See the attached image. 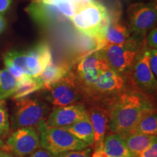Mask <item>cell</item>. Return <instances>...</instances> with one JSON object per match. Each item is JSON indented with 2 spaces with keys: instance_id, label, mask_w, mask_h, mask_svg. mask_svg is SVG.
Wrapping results in <instances>:
<instances>
[{
  "instance_id": "cell-10",
  "label": "cell",
  "mask_w": 157,
  "mask_h": 157,
  "mask_svg": "<svg viewBox=\"0 0 157 157\" xmlns=\"http://www.w3.org/2000/svg\"><path fill=\"white\" fill-rule=\"evenodd\" d=\"M40 147V137L36 129L31 127L20 128L7 138L4 151H11L17 157H28Z\"/></svg>"
},
{
  "instance_id": "cell-12",
  "label": "cell",
  "mask_w": 157,
  "mask_h": 157,
  "mask_svg": "<svg viewBox=\"0 0 157 157\" xmlns=\"http://www.w3.org/2000/svg\"><path fill=\"white\" fill-rule=\"evenodd\" d=\"M111 68L101 50H97L82 58L74 71L83 90L93 84L100 75Z\"/></svg>"
},
{
  "instance_id": "cell-4",
  "label": "cell",
  "mask_w": 157,
  "mask_h": 157,
  "mask_svg": "<svg viewBox=\"0 0 157 157\" xmlns=\"http://www.w3.org/2000/svg\"><path fill=\"white\" fill-rule=\"evenodd\" d=\"M146 46V36L132 34L131 38L121 44H112L101 49L109 67L125 76L132 67L139 52Z\"/></svg>"
},
{
  "instance_id": "cell-32",
  "label": "cell",
  "mask_w": 157,
  "mask_h": 157,
  "mask_svg": "<svg viewBox=\"0 0 157 157\" xmlns=\"http://www.w3.org/2000/svg\"><path fill=\"white\" fill-rule=\"evenodd\" d=\"M0 157H13L7 151L0 152Z\"/></svg>"
},
{
  "instance_id": "cell-16",
  "label": "cell",
  "mask_w": 157,
  "mask_h": 157,
  "mask_svg": "<svg viewBox=\"0 0 157 157\" xmlns=\"http://www.w3.org/2000/svg\"><path fill=\"white\" fill-rule=\"evenodd\" d=\"M91 157H132L120 135H106L101 146L94 150Z\"/></svg>"
},
{
  "instance_id": "cell-13",
  "label": "cell",
  "mask_w": 157,
  "mask_h": 157,
  "mask_svg": "<svg viewBox=\"0 0 157 157\" xmlns=\"http://www.w3.org/2000/svg\"><path fill=\"white\" fill-rule=\"evenodd\" d=\"M25 11L35 23L43 27L56 25L68 20L58 5L46 0H34L29 4Z\"/></svg>"
},
{
  "instance_id": "cell-11",
  "label": "cell",
  "mask_w": 157,
  "mask_h": 157,
  "mask_svg": "<svg viewBox=\"0 0 157 157\" xmlns=\"http://www.w3.org/2000/svg\"><path fill=\"white\" fill-rule=\"evenodd\" d=\"M129 26L132 34L146 36L147 31L156 24V5L154 2L135 3L129 5L127 10Z\"/></svg>"
},
{
  "instance_id": "cell-17",
  "label": "cell",
  "mask_w": 157,
  "mask_h": 157,
  "mask_svg": "<svg viewBox=\"0 0 157 157\" xmlns=\"http://www.w3.org/2000/svg\"><path fill=\"white\" fill-rule=\"evenodd\" d=\"M111 21L104 34L103 47L124 44L128 41L132 35L130 29L120 22L119 13H111Z\"/></svg>"
},
{
  "instance_id": "cell-5",
  "label": "cell",
  "mask_w": 157,
  "mask_h": 157,
  "mask_svg": "<svg viewBox=\"0 0 157 157\" xmlns=\"http://www.w3.org/2000/svg\"><path fill=\"white\" fill-rule=\"evenodd\" d=\"M49 113L50 107L44 102L28 97L18 100L11 116L12 129L31 127L39 132L47 124Z\"/></svg>"
},
{
  "instance_id": "cell-28",
  "label": "cell",
  "mask_w": 157,
  "mask_h": 157,
  "mask_svg": "<svg viewBox=\"0 0 157 157\" xmlns=\"http://www.w3.org/2000/svg\"><path fill=\"white\" fill-rule=\"evenodd\" d=\"M135 157H157V140Z\"/></svg>"
},
{
  "instance_id": "cell-8",
  "label": "cell",
  "mask_w": 157,
  "mask_h": 157,
  "mask_svg": "<svg viewBox=\"0 0 157 157\" xmlns=\"http://www.w3.org/2000/svg\"><path fill=\"white\" fill-rule=\"evenodd\" d=\"M47 100L55 107H61L79 103L84 100L83 88L74 70L45 90Z\"/></svg>"
},
{
  "instance_id": "cell-21",
  "label": "cell",
  "mask_w": 157,
  "mask_h": 157,
  "mask_svg": "<svg viewBox=\"0 0 157 157\" xmlns=\"http://www.w3.org/2000/svg\"><path fill=\"white\" fill-rule=\"evenodd\" d=\"M132 134H141L146 135H157V117L156 111L148 113L141 119L136 126L132 130L124 135L123 137Z\"/></svg>"
},
{
  "instance_id": "cell-20",
  "label": "cell",
  "mask_w": 157,
  "mask_h": 157,
  "mask_svg": "<svg viewBox=\"0 0 157 157\" xmlns=\"http://www.w3.org/2000/svg\"><path fill=\"white\" fill-rule=\"evenodd\" d=\"M71 134L79 140L87 144L88 146H93L94 143V132L89 117L76 121L70 126L65 127Z\"/></svg>"
},
{
  "instance_id": "cell-19",
  "label": "cell",
  "mask_w": 157,
  "mask_h": 157,
  "mask_svg": "<svg viewBox=\"0 0 157 157\" xmlns=\"http://www.w3.org/2000/svg\"><path fill=\"white\" fill-rule=\"evenodd\" d=\"M70 69V66L66 64H56L52 61L51 62L39 76L43 84V89H48L51 85L63 78Z\"/></svg>"
},
{
  "instance_id": "cell-6",
  "label": "cell",
  "mask_w": 157,
  "mask_h": 157,
  "mask_svg": "<svg viewBox=\"0 0 157 157\" xmlns=\"http://www.w3.org/2000/svg\"><path fill=\"white\" fill-rule=\"evenodd\" d=\"M126 86L124 76L109 68L103 72L93 84L84 88V100L90 104L105 103L121 93Z\"/></svg>"
},
{
  "instance_id": "cell-27",
  "label": "cell",
  "mask_w": 157,
  "mask_h": 157,
  "mask_svg": "<svg viewBox=\"0 0 157 157\" xmlns=\"http://www.w3.org/2000/svg\"><path fill=\"white\" fill-rule=\"evenodd\" d=\"M146 44L148 49L157 48V29L153 28L146 37Z\"/></svg>"
},
{
  "instance_id": "cell-24",
  "label": "cell",
  "mask_w": 157,
  "mask_h": 157,
  "mask_svg": "<svg viewBox=\"0 0 157 157\" xmlns=\"http://www.w3.org/2000/svg\"><path fill=\"white\" fill-rule=\"evenodd\" d=\"M10 130V121L7 103L5 101H0V138L2 140L8 136Z\"/></svg>"
},
{
  "instance_id": "cell-9",
  "label": "cell",
  "mask_w": 157,
  "mask_h": 157,
  "mask_svg": "<svg viewBox=\"0 0 157 157\" xmlns=\"http://www.w3.org/2000/svg\"><path fill=\"white\" fill-rule=\"evenodd\" d=\"M124 77L127 86L129 87L152 95L156 93V78L149 66L146 44L137 56L130 70Z\"/></svg>"
},
{
  "instance_id": "cell-25",
  "label": "cell",
  "mask_w": 157,
  "mask_h": 157,
  "mask_svg": "<svg viewBox=\"0 0 157 157\" xmlns=\"http://www.w3.org/2000/svg\"><path fill=\"white\" fill-rule=\"evenodd\" d=\"M92 149L90 148H85L82 150L71 151L65 152L58 155L57 157H91Z\"/></svg>"
},
{
  "instance_id": "cell-2",
  "label": "cell",
  "mask_w": 157,
  "mask_h": 157,
  "mask_svg": "<svg viewBox=\"0 0 157 157\" xmlns=\"http://www.w3.org/2000/svg\"><path fill=\"white\" fill-rule=\"evenodd\" d=\"M52 61L50 48L46 42L39 43L28 50L10 51L4 56L5 65H10L32 78L40 76Z\"/></svg>"
},
{
  "instance_id": "cell-34",
  "label": "cell",
  "mask_w": 157,
  "mask_h": 157,
  "mask_svg": "<svg viewBox=\"0 0 157 157\" xmlns=\"http://www.w3.org/2000/svg\"><path fill=\"white\" fill-rule=\"evenodd\" d=\"M87 2H97L96 0H85Z\"/></svg>"
},
{
  "instance_id": "cell-31",
  "label": "cell",
  "mask_w": 157,
  "mask_h": 157,
  "mask_svg": "<svg viewBox=\"0 0 157 157\" xmlns=\"http://www.w3.org/2000/svg\"><path fill=\"white\" fill-rule=\"evenodd\" d=\"M6 25V21L2 15L0 14V34L5 30Z\"/></svg>"
},
{
  "instance_id": "cell-23",
  "label": "cell",
  "mask_w": 157,
  "mask_h": 157,
  "mask_svg": "<svg viewBox=\"0 0 157 157\" xmlns=\"http://www.w3.org/2000/svg\"><path fill=\"white\" fill-rule=\"evenodd\" d=\"M18 82L6 69H0V101L12 97L16 91Z\"/></svg>"
},
{
  "instance_id": "cell-15",
  "label": "cell",
  "mask_w": 157,
  "mask_h": 157,
  "mask_svg": "<svg viewBox=\"0 0 157 157\" xmlns=\"http://www.w3.org/2000/svg\"><path fill=\"white\" fill-rule=\"evenodd\" d=\"M88 117L94 132L93 150L101 146L109 130V114L106 103H93L87 109Z\"/></svg>"
},
{
  "instance_id": "cell-22",
  "label": "cell",
  "mask_w": 157,
  "mask_h": 157,
  "mask_svg": "<svg viewBox=\"0 0 157 157\" xmlns=\"http://www.w3.org/2000/svg\"><path fill=\"white\" fill-rule=\"evenodd\" d=\"M43 89V84L38 77H28L18 82V86L15 93L12 96L14 101L27 98L29 95Z\"/></svg>"
},
{
  "instance_id": "cell-3",
  "label": "cell",
  "mask_w": 157,
  "mask_h": 157,
  "mask_svg": "<svg viewBox=\"0 0 157 157\" xmlns=\"http://www.w3.org/2000/svg\"><path fill=\"white\" fill-rule=\"evenodd\" d=\"M112 15L98 2L87 3L76 11L71 21L82 34L98 37L103 47V37ZM101 48V49H102Z\"/></svg>"
},
{
  "instance_id": "cell-1",
  "label": "cell",
  "mask_w": 157,
  "mask_h": 157,
  "mask_svg": "<svg viewBox=\"0 0 157 157\" xmlns=\"http://www.w3.org/2000/svg\"><path fill=\"white\" fill-rule=\"evenodd\" d=\"M109 110V130L123 137L131 131L143 117L156 111L154 97L126 86L106 103Z\"/></svg>"
},
{
  "instance_id": "cell-18",
  "label": "cell",
  "mask_w": 157,
  "mask_h": 157,
  "mask_svg": "<svg viewBox=\"0 0 157 157\" xmlns=\"http://www.w3.org/2000/svg\"><path fill=\"white\" fill-rule=\"evenodd\" d=\"M122 139L132 157L137 156L157 140L156 136L154 135L141 134L129 135Z\"/></svg>"
},
{
  "instance_id": "cell-29",
  "label": "cell",
  "mask_w": 157,
  "mask_h": 157,
  "mask_svg": "<svg viewBox=\"0 0 157 157\" xmlns=\"http://www.w3.org/2000/svg\"><path fill=\"white\" fill-rule=\"evenodd\" d=\"M28 157H54L50 152L43 148H38Z\"/></svg>"
},
{
  "instance_id": "cell-7",
  "label": "cell",
  "mask_w": 157,
  "mask_h": 157,
  "mask_svg": "<svg viewBox=\"0 0 157 157\" xmlns=\"http://www.w3.org/2000/svg\"><path fill=\"white\" fill-rule=\"evenodd\" d=\"M40 146L54 157L71 151L87 148V144L79 140L62 127H51L45 124L39 131Z\"/></svg>"
},
{
  "instance_id": "cell-30",
  "label": "cell",
  "mask_w": 157,
  "mask_h": 157,
  "mask_svg": "<svg viewBox=\"0 0 157 157\" xmlns=\"http://www.w3.org/2000/svg\"><path fill=\"white\" fill-rule=\"evenodd\" d=\"M13 0H0V14L5 13L9 9Z\"/></svg>"
},
{
  "instance_id": "cell-33",
  "label": "cell",
  "mask_w": 157,
  "mask_h": 157,
  "mask_svg": "<svg viewBox=\"0 0 157 157\" xmlns=\"http://www.w3.org/2000/svg\"><path fill=\"white\" fill-rule=\"evenodd\" d=\"M4 146H5V143H4L3 140L0 138V152H2L3 151Z\"/></svg>"
},
{
  "instance_id": "cell-26",
  "label": "cell",
  "mask_w": 157,
  "mask_h": 157,
  "mask_svg": "<svg viewBox=\"0 0 157 157\" xmlns=\"http://www.w3.org/2000/svg\"><path fill=\"white\" fill-rule=\"evenodd\" d=\"M148 63L151 71L155 77L157 76V50L156 49H148Z\"/></svg>"
},
{
  "instance_id": "cell-14",
  "label": "cell",
  "mask_w": 157,
  "mask_h": 157,
  "mask_svg": "<svg viewBox=\"0 0 157 157\" xmlns=\"http://www.w3.org/2000/svg\"><path fill=\"white\" fill-rule=\"evenodd\" d=\"M88 118L87 109L84 104L77 103L61 107H55L49 113L47 124L51 127H65Z\"/></svg>"
}]
</instances>
